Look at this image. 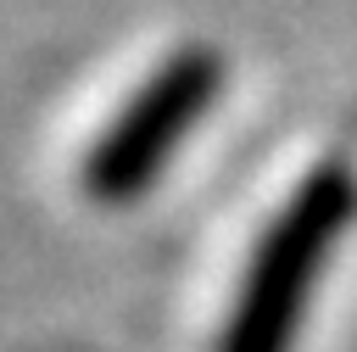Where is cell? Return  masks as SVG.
I'll return each mask as SVG.
<instances>
[{
	"instance_id": "1",
	"label": "cell",
	"mask_w": 357,
	"mask_h": 352,
	"mask_svg": "<svg viewBox=\"0 0 357 352\" xmlns=\"http://www.w3.org/2000/svg\"><path fill=\"white\" fill-rule=\"evenodd\" d=\"M351 212H357V173L346 162H324L290 190V201L273 212L245 263L240 302L223 324L218 352H290L296 324L307 313V291L324 274Z\"/></svg>"
},
{
	"instance_id": "2",
	"label": "cell",
	"mask_w": 357,
	"mask_h": 352,
	"mask_svg": "<svg viewBox=\"0 0 357 352\" xmlns=\"http://www.w3.org/2000/svg\"><path fill=\"white\" fill-rule=\"evenodd\" d=\"M223 89V56L212 45L173 50L106 123V134L84 156V190L106 207L134 201L156 184V173L173 162L178 140L206 117V106Z\"/></svg>"
}]
</instances>
